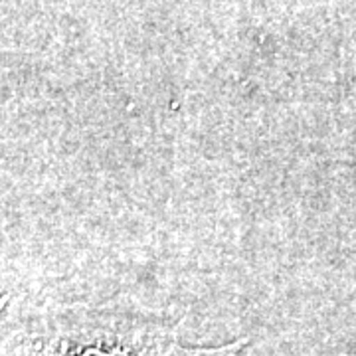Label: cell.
<instances>
[{"instance_id": "cell-1", "label": "cell", "mask_w": 356, "mask_h": 356, "mask_svg": "<svg viewBox=\"0 0 356 356\" xmlns=\"http://www.w3.org/2000/svg\"><path fill=\"white\" fill-rule=\"evenodd\" d=\"M184 318L133 303L22 309L4 327V355H212L243 346H196L180 339Z\"/></svg>"}]
</instances>
